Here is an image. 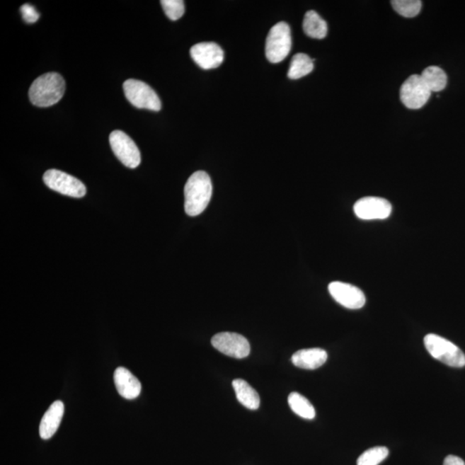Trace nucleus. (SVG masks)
<instances>
[{"label":"nucleus","mask_w":465,"mask_h":465,"mask_svg":"<svg viewBox=\"0 0 465 465\" xmlns=\"http://www.w3.org/2000/svg\"><path fill=\"white\" fill-rule=\"evenodd\" d=\"M212 183L209 174L198 171L189 178L185 186V209L190 217L205 212L212 196Z\"/></svg>","instance_id":"f257e3e1"},{"label":"nucleus","mask_w":465,"mask_h":465,"mask_svg":"<svg viewBox=\"0 0 465 465\" xmlns=\"http://www.w3.org/2000/svg\"><path fill=\"white\" fill-rule=\"evenodd\" d=\"M66 83L61 74L47 73L33 82L29 91L31 103L38 107H50L57 103L65 93Z\"/></svg>","instance_id":"f03ea898"},{"label":"nucleus","mask_w":465,"mask_h":465,"mask_svg":"<svg viewBox=\"0 0 465 465\" xmlns=\"http://www.w3.org/2000/svg\"><path fill=\"white\" fill-rule=\"evenodd\" d=\"M424 344L432 357L448 367H465V355L462 350L444 338L429 333L424 338Z\"/></svg>","instance_id":"7ed1b4c3"},{"label":"nucleus","mask_w":465,"mask_h":465,"mask_svg":"<svg viewBox=\"0 0 465 465\" xmlns=\"http://www.w3.org/2000/svg\"><path fill=\"white\" fill-rule=\"evenodd\" d=\"M291 28L285 22L274 25L265 42V57L272 63H278L288 57L292 50Z\"/></svg>","instance_id":"20e7f679"},{"label":"nucleus","mask_w":465,"mask_h":465,"mask_svg":"<svg viewBox=\"0 0 465 465\" xmlns=\"http://www.w3.org/2000/svg\"><path fill=\"white\" fill-rule=\"evenodd\" d=\"M123 91L131 105L138 109L159 111L161 109L160 98L146 83L130 79L123 83Z\"/></svg>","instance_id":"39448f33"},{"label":"nucleus","mask_w":465,"mask_h":465,"mask_svg":"<svg viewBox=\"0 0 465 465\" xmlns=\"http://www.w3.org/2000/svg\"><path fill=\"white\" fill-rule=\"evenodd\" d=\"M43 181L52 190L66 196L81 198L86 194V188L81 180L59 170H47L43 175Z\"/></svg>","instance_id":"423d86ee"},{"label":"nucleus","mask_w":465,"mask_h":465,"mask_svg":"<svg viewBox=\"0 0 465 465\" xmlns=\"http://www.w3.org/2000/svg\"><path fill=\"white\" fill-rule=\"evenodd\" d=\"M110 144L115 154L127 168H137L141 164V153L136 143L121 130L110 134Z\"/></svg>","instance_id":"0eeeda50"},{"label":"nucleus","mask_w":465,"mask_h":465,"mask_svg":"<svg viewBox=\"0 0 465 465\" xmlns=\"http://www.w3.org/2000/svg\"><path fill=\"white\" fill-rule=\"evenodd\" d=\"M432 91L429 90L420 74H413L408 77L401 86L400 98L403 105L408 109L423 108L430 98Z\"/></svg>","instance_id":"6e6552de"},{"label":"nucleus","mask_w":465,"mask_h":465,"mask_svg":"<svg viewBox=\"0 0 465 465\" xmlns=\"http://www.w3.org/2000/svg\"><path fill=\"white\" fill-rule=\"evenodd\" d=\"M353 212L362 220H384L391 216L392 205L383 197H364L355 202Z\"/></svg>","instance_id":"1a4fd4ad"},{"label":"nucleus","mask_w":465,"mask_h":465,"mask_svg":"<svg viewBox=\"0 0 465 465\" xmlns=\"http://www.w3.org/2000/svg\"><path fill=\"white\" fill-rule=\"evenodd\" d=\"M212 344L224 355L236 359H243L250 353L248 340L239 333L229 332L217 333L212 338Z\"/></svg>","instance_id":"9d476101"},{"label":"nucleus","mask_w":465,"mask_h":465,"mask_svg":"<svg viewBox=\"0 0 465 465\" xmlns=\"http://www.w3.org/2000/svg\"><path fill=\"white\" fill-rule=\"evenodd\" d=\"M328 291L338 304L347 309H360L367 302L364 293L360 288L343 282H332L328 285Z\"/></svg>","instance_id":"9b49d317"},{"label":"nucleus","mask_w":465,"mask_h":465,"mask_svg":"<svg viewBox=\"0 0 465 465\" xmlns=\"http://www.w3.org/2000/svg\"><path fill=\"white\" fill-rule=\"evenodd\" d=\"M193 61L202 69H217L224 62V50L214 42H201L195 45L190 51Z\"/></svg>","instance_id":"f8f14e48"},{"label":"nucleus","mask_w":465,"mask_h":465,"mask_svg":"<svg viewBox=\"0 0 465 465\" xmlns=\"http://www.w3.org/2000/svg\"><path fill=\"white\" fill-rule=\"evenodd\" d=\"M115 385L123 398L133 400L141 394L142 384L129 369L118 367L114 373Z\"/></svg>","instance_id":"ddd939ff"},{"label":"nucleus","mask_w":465,"mask_h":465,"mask_svg":"<svg viewBox=\"0 0 465 465\" xmlns=\"http://www.w3.org/2000/svg\"><path fill=\"white\" fill-rule=\"evenodd\" d=\"M64 415V404L61 401H55L47 409L40 423L39 433L43 440H49L57 432Z\"/></svg>","instance_id":"4468645a"},{"label":"nucleus","mask_w":465,"mask_h":465,"mask_svg":"<svg viewBox=\"0 0 465 465\" xmlns=\"http://www.w3.org/2000/svg\"><path fill=\"white\" fill-rule=\"evenodd\" d=\"M328 360V353L321 348L299 350L294 353L292 361L297 367L315 369L323 367Z\"/></svg>","instance_id":"2eb2a0df"},{"label":"nucleus","mask_w":465,"mask_h":465,"mask_svg":"<svg viewBox=\"0 0 465 465\" xmlns=\"http://www.w3.org/2000/svg\"><path fill=\"white\" fill-rule=\"evenodd\" d=\"M233 387L237 400L244 407L256 411L260 407V398L256 389L250 386L248 383L242 379H236L233 381Z\"/></svg>","instance_id":"dca6fc26"},{"label":"nucleus","mask_w":465,"mask_h":465,"mask_svg":"<svg viewBox=\"0 0 465 465\" xmlns=\"http://www.w3.org/2000/svg\"><path fill=\"white\" fill-rule=\"evenodd\" d=\"M303 28L305 34L311 38L323 39L328 34L327 23L315 11L305 14Z\"/></svg>","instance_id":"f3484780"},{"label":"nucleus","mask_w":465,"mask_h":465,"mask_svg":"<svg viewBox=\"0 0 465 465\" xmlns=\"http://www.w3.org/2000/svg\"><path fill=\"white\" fill-rule=\"evenodd\" d=\"M427 86L432 93H439L446 88L447 85V75L439 67L431 66L427 67L420 74Z\"/></svg>","instance_id":"a211bd4d"},{"label":"nucleus","mask_w":465,"mask_h":465,"mask_svg":"<svg viewBox=\"0 0 465 465\" xmlns=\"http://www.w3.org/2000/svg\"><path fill=\"white\" fill-rule=\"evenodd\" d=\"M314 69V62L309 55L303 53L294 55L288 71V77L298 79L309 74Z\"/></svg>","instance_id":"6ab92c4d"},{"label":"nucleus","mask_w":465,"mask_h":465,"mask_svg":"<svg viewBox=\"0 0 465 465\" xmlns=\"http://www.w3.org/2000/svg\"><path fill=\"white\" fill-rule=\"evenodd\" d=\"M288 403L292 411L302 418L312 420L316 417V409L310 401L297 392L289 396Z\"/></svg>","instance_id":"aec40b11"},{"label":"nucleus","mask_w":465,"mask_h":465,"mask_svg":"<svg viewBox=\"0 0 465 465\" xmlns=\"http://www.w3.org/2000/svg\"><path fill=\"white\" fill-rule=\"evenodd\" d=\"M388 455L389 450L386 447H373L362 453L357 460V465H379L387 458Z\"/></svg>","instance_id":"412c9836"},{"label":"nucleus","mask_w":465,"mask_h":465,"mask_svg":"<svg viewBox=\"0 0 465 465\" xmlns=\"http://www.w3.org/2000/svg\"><path fill=\"white\" fill-rule=\"evenodd\" d=\"M397 13L405 18H415L420 13L423 3L419 0H394L391 2Z\"/></svg>","instance_id":"4be33fe9"},{"label":"nucleus","mask_w":465,"mask_h":465,"mask_svg":"<svg viewBox=\"0 0 465 465\" xmlns=\"http://www.w3.org/2000/svg\"><path fill=\"white\" fill-rule=\"evenodd\" d=\"M161 4L166 15L173 21L180 19L185 13V3L182 0H162Z\"/></svg>","instance_id":"5701e85b"},{"label":"nucleus","mask_w":465,"mask_h":465,"mask_svg":"<svg viewBox=\"0 0 465 465\" xmlns=\"http://www.w3.org/2000/svg\"><path fill=\"white\" fill-rule=\"evenodd\" d=\"M20 11H21L23 20L28 23H34L39 19L40 15L38 11L30 4H25L22 6Z\"/></svg>","instance_id":"b1692460"},{"label":"nucleus","mask_w":465,"mask_h":465,"mask_svg":"<svg viewBox=\"0 0 465 465\" xmlns=\"http://www.w3.org/2000/svg\"><path fill=\"white\" fill-rule=\"evenodd\" d=\"M443 465H465L464 460L454 455H449L444 461Z\"/></svg>","instance_id":"393cba45"}]
</instances>
